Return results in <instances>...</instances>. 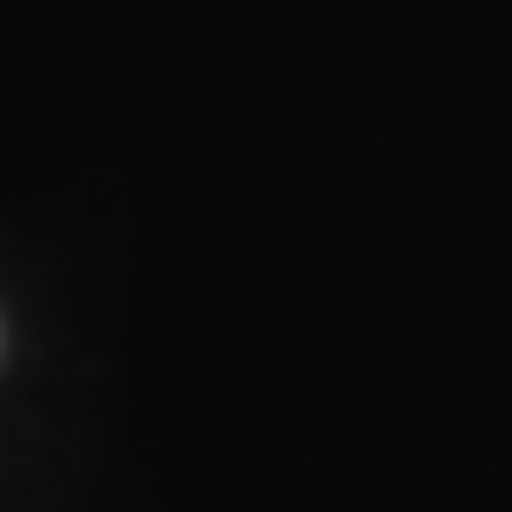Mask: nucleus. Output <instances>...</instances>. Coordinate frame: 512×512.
<instances>
[]
</instances>
